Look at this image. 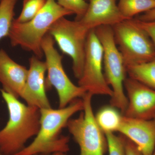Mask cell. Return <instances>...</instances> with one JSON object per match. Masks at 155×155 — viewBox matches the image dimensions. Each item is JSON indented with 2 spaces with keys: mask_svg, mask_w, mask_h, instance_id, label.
I'll return each mask as SVG.
<instances>
[{
  "mask_svg": "<svg viewBox=\"0 0 155 155\" xmlns=\"http://www.w3.org/2000/svg\"><path fill=\"white\" fill-rule=\"evenodd\" d=\"M83 100L77 99L63 108L40 110V127L34 140L15 155H49L67 153L69 150V137L61 135L71 117L83 110Z\"/></svg>",
  "mask_w": 155,
  "mask_h": 155,
  "instance_id": "cell-1",
  "label": "cell"
},
{
  "mask_svg": "<svg viewBox=\"0 0 155 155\" xmlns=\"http://www.w3.org/2000/svg\"><path fill=\"white\" fill-rule=\"evenodd\" d=\"M1 92L8 107L9 119L0 130V151L3 155H15L25 147L29 139L38 133L40 110L25 105L2 89Z\"/></svg>",
  "mask_w": 155,
  "mask_h": 155,
  "instance_id": "cell-2",
  "label": "cell"
},
{
  "mask_svg": "<svg viewBox=\"0 0 155 155\" xmlns=\"http://www.w3.org/2000/svg\"><path fill=\"white\" fill-rule=\"evenodd\" d=\"M74 14L63 8L55 0H47L43 8L33 19L25 23L13 21L8 37L13 47L20 46L32 52L39 59L44 55L41 48L43 39L56 20Z\"/></svg>",
  "mask_w": 155,
  "mask_h": 155,
  "instance_id": "cell-3",
  "label": "cell"
},
{
  "mask_svg": "<svg viewBox=\"0 0 155 155\" xmlns=\"http://www.w3.org/2000/svg\"><path fill=\"white\" fill-rule=\"evenodd\" d=\"M94 29L104 49V75L113 92L110 105L119 109L123 115L127 108V100L124 92L127 72L123 58L115 43L112 26L101 25Z\"/></svg>",
  "mask_w": 155,
  "mask_h": 155,
  "instance_id": "cell-4",
  "label": "cell"
},
{
  "mask_svg": "<svg viewBox=\"0 0 155 155\" xmlns=\"http://www.w3.org/2000/svg\"><path fill=\"white\" fill-rule=\"evenodd\" d=\"M114 39L125 67L147 63L155 59V48L145 31L131 19L113 26Z\"/></svg>",
  "mask_w": 155,
  "mask_h": 155,
  "instance_id": "cell-5",
  "label": "cell"
},
{
  "mask_svg": "<svg viewBox=\"0 0 155 155\" xmlns=\"http://www.w3.org/2000/svg\"><path fill=\"white\" fill-rule=\"evenodd\" d=\"M93 96L85 94L82 97L83 112L76 119H69L66 126L79 145V155H104L107 148L105 134L97 123L93 111Z\"/></svg>",
  "mask_w": 155,
  "mask_h": 155,
  "instance_id": "cell-6",
  "label": "cell"
},
{
  "mask_svg": "<svg viewBox=\"0 0 155 155\" xmlns=\"http://www.w3.org/2000/svg\"><path fill=\"white\" fill-rule=\"evenodd\" d=\"M90 30L78 21H71L62 17L53 23L48 32L61 51L72 58L73 73L78 80L83 72L87 38Z\"/></svg>",
  "mask_w": 155,
  "mask_h": 155,
  "instance_id": "cell-7",
  "label": "cell"
},
{
  "mask_svg": "<svg viewBox=\"0 0 155 155\" xmlns=\"http://www.w3.org/2000/svg\"><path fill=\"white\" fill-rule=\"evenodd\" d=\"M55 41L48 33L41 42V48L46 58L48 76L46 88L54 87L59 97V108L65 107L74 100L83 97L86 91L72 83L68 77L62 64L63 56L54 47Z\"/></svg>",
  "mask_w": 155,
  "mask_h": 155,
  "instance_id": "cell-8",
  "label": "cell"
},
{
  "mask_svg": "<svg viewBox=\"0 0 155 155\" xmlns=\"http://www.w3.org/2000/svg\"><path fill=\"white\" fill-rule=\"evenodd\" d=\"M104 49L95 29L87 34L83 72L78 79V86L93 95L112 97L113 92L106 82L103 72Z\"/></svg>",
  "mask_w": 155,
  "mask_h": 155,
  "instance_id": "cell-9",
  "label": "cell"
},
{
  "mask_svg": "<svg viewBox=\"0 0 155 155\" xmlns=\"http://www.w3.org/2000/svg\"><path fill=\"white\" fill-rule=\"evenodd\" d=\"M124 86L127 105L123 116L152 120L155 114V90L129 77L125 78Z\"/></svg>",
  "mask_w": 155,
  "mask_h": 155,
  "instance_id": "cell-10",
  "label": "cell"
},
{
  "mask_svg": "<svg viewBox=\"0 0 155 155\" xmlns=\"http://www.w3.org/2000/svg\"><path fill=\"white\" fill-rule=\"evenodd\" d=\"M29 62L27 79L20 97L25 100L28 105L40 110L51 108L46 94L45 62L35 55L30 58Z\"/></svg>",
  "mask_w": 155,
  "mask_h": 155,
  "instance_id": "cell-11",
  "label": "cell"
},
{
  "mask_svg": "<svg viewBox=\"0 0 155 155\" xmlns=\"http://www.w3.org/2000/svg\"><path fill=\"white\" fill-rule=\"evenodd\" d=\"M118 132L129 139L143 155H152L155 149V122L153 120L122 116Z\"/></svg>",
  "mask_w": 155,
  "mask_h": 155,
  "instance_id": "cell-12",
  "label": "cell"
},
{
  "mask_svg": "<svg viewBox=\"0 0 155 155\" xmlns=\"http://www.w3.org/2000/svg\"><path fill=\"white\" fill-rule=\"evenodd\" d=\"M88 8L83 17L78 20L83 26L91 29L101 25L113 26L127 20L122 16L117 0H85Z\"/></svg>",
  "mask_w": 155,
  "mask_h": 155,
  "instance_id": "cell-13",
  "label": "cell"
},
{
  "mask_svg": "<svg viewBox=\"0 0 155 155\" xmlns=\"http://www.w3.org/2000/svg\"><path fill=\"white\" fill-rule=\"evenodd\" d=\"M28 69L17 64L3 49H0V83L5 91L18 98L28 75Z\"/></svg>",
  "mask_w": 155,
  "mask_h": 155,
  "instance_id": "cell-14",
  "label": "cell"
},
{
  "mask_svg": "<svg viewBox=\"0 0 155 155\" xmlns=\"http://www.w3.org/2000/svg\"><path fill=\"white\" fill-rule=\"evenodd\" d=\"M122 116L116 108L110 105L101 108L95 117L98 125L105 134L118 132Z\"/></svg>",
  "mask_w": 155,
  "mask_h": 155,
  "instance_id": "cell-15",
  "label": "cell"
},
{
  "mask_svg": "<svg viewBox=\"0 0 155 155\" xmlns=\"http://www.w3.org/2000/svg\"><path fill=\"white\" fill-rule=\"evenodd\" d=\"M126 70L128 77L155 90V59L144 64L128 66Z\"/></svg>",
  "mask_w": 155,
  "mask_h": 155,
  "instance_id": "cell-16",
  "label": "cell"
},
{
  "mask_svg": "<svg viewBox=\"0 0 155 155\" xmlns=\"http://www.w3.org/2000/svg\"><path fill=\"white\" fill-rule=\"evenodd\" d=\"M118 6L122 16L130 19L137 14L155 8V0H119Z\"/></svg>",
  "mask_w": 155,
  "mask_h": 155,
  "instance_id": "cell-17",
  "label": "cell"
},
{
  "mask_svg": "<svg viewBox=\"0 0 155 155\" xmlns=\"http://www.w3.org/2000/svg\"><path fill=\"white\" fill-rule=\"evenodd\" d=\"M18 0H1L0 2V41L8 36L15 16Z\"/></svg>",
  "mask_w": 155,
  "mask_h": 155,
  "instance_id": "cell-18",
  "label": "cell"
},
{
  "mask_svg": "<svg viewBox=\"0 0 155 155\" xmlns=\"http://www.w3.org/2000/svg\"><path fill=\"white\" fill-rule=\"evenodd\" d=\"M47 0H23L22 11L14 19L18 23H25L33 19L43 8Z\"/></svg>",
  "mask_w": 155,
  "mask_h": 155,
  "instance_id": "cell-19",
  "label": "cell"
},
{
  "mask_svg": "<svg viewBox=\"0 0 155 155\" xmlns=\"http://www.w3.org/2000/svg\"><path fill=\"white\" fill-rule=\"evenodd\" d=\"M57 3L64 8L73 12L76 15V21L83 17L88 6V3L85 0H57Z\"/></svg>",
  "mask_w": 155,
  "mask_h": 155,
  "instance_id": "cell-20",
  "label": "cell"
},
{
  "mask_svg": "<svg viewBox=\"0 0 155 155\" xmlns=\"http://www.w3.org/2000/svg\"><path fill=\"white\" fill-rule=\"evenodd\" d=\"M105 134L109 155H125L124 143L122 136H116L114 133Z\"/></svg>",
  "mask_w": 155,
  "mask_h": 155,
  "instance_id": "cell-21",
  "label": "cell"
},
{
  "mask_svg": "<svg viewBox=\"0 0 155 155\" xmlns=\"http://www.w3.org/2000/svg\"><path fill=\"white\" fill-rule=\"evenodd\" d=\"M132 22L146 32L150 37L155 48V20L143 21L134 18L131 19Z\"/></svg>",
  "mask_w": 155,
  "mask_h": 155,
  "instance_id": "cell-22",
  "label": "cell"
},
{
  "mask_svg": "<svg viewBox=\"0 0 155 155\" xmlns=\"http://www.w3.org/2000/svg\"><path fill=\"white\" fill-rule=\"evenodd\" d=\"M124 143L125 155H143L135 143L122 135Z\"/></svg>",
  "mask_w": 155,
  "mask_h": 155,
  "instance_id": "cell-23",
  "label": "cell"
},
{
  "mask_svg": "<svg viewBox=\"0 0 155 155\" xmlns=\"http://www.w3.org/2000/svg\"><path fill=\"white\" fill-rule=\"evenodd\" d=\"M136 19L143 21H150L155 20V8L150 10L140 15Z\"/></svg>",
  "mask_w": 155,
  "mask_h": 155,
  "instance_id": "cell-24",
  "label": "cell"
},
{
  "mask_svg": "<svg viewBox=\"0 0 155 155\" xmlns=\"http://www.w3.org/2000/svg\"><path fill=\"white\" fill-rule=\"evenodd\" d=\"M51 155H67V154H66V153L58 152L54 153Z\"/></svg>",
  "mask_w": 155,
  "mask_h": 155,
  "instance_id": "cell-25",
  "label": "cell"
},
{
  "mask_svg": "<svg viewBox=\"0 0 155 155\" xmlns=\"http://www.w3.org/2000/svg\"><path fill=\"white\" fill-rule=\"evenodd\" d=\"M153 120L154 122H155V114L153 118Z\"/></svg>",
  "mask_w": 155,
  "mask_h": 155,
  "instance_id": "cell-26",
  "label": "cell"
},
{
  "mask_svg": "<svg viewBox=\"0 0 155 155\" xmlns=\"http://www.w3.org/2000/svg\"><path fill=\"white\" fill-rule=\"evenodd\" d=\"M152 155H155V149L154 150V151Z\"/></svg>",
  "mask_w": 155,
  "mask_h": 155,
  "instance_id": "cell-27",
  "label": "cell"
},
{
  "mask_svg": "<svg viewBox=\"0 0 155 155\" xmlns=\"http://www.w3.org/2000/svg\"><path fill=\"white\" fill-rule=\"evenodd\" d=\"M0 155H3L2 154V153L1 152V151H0Z\"/></svg>",
  "mask_w": 155,
  "mask_h": 155,
  "instance_id": "cell-28",
  "label": "cell"
},
{
  "mask_svg": "<svg viewBox=\"0 0 155 155\" xmlns=\"http://www.w3.org/2000/svg\"><path fill=\"white\" fill-rule=\"evenodd\" d=\"M1 0H0V2H1Z\"/></svg>",
  "mask_w": 155,
  "mask_h": 155,
  "instance_id": "cell-29",
  "label": "cell"
}]
</instances>
